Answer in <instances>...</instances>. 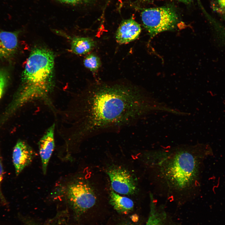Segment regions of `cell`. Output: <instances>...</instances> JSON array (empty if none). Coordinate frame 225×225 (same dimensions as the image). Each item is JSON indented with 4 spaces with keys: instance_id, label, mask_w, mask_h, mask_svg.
Wrapping results in <instances>:
<instances>
[{
    "instance_id": "obj_1",
    "label": "cell",
    "mask_w": 225,
    "mask_h": 225,
    "mask_svg": "<svg viewBox=\"0 0 225 225\" xmlns=\"http://www.w3.org/2000/svg\"><path fill=\"white\" fill-rule=\"evenodd\" d=\"M81 100L77 132L80 137L120 129L156 108L150 93L123 84L96 85L83 93Z\"/></svg>"
},
{
    "instance_id": "obj_2",
    "label": "cell",
    "mask_w": 225,
    "mask_h": 225,
    "mask_svg": "<svg viewBox=\"0 0 225 225\" xmlns=\"http://www.w3.org/2000/svg\"><path fill=\"white\" fill-rule=\"evenodd\" d=\"M54 66V56L50 50L38 48L32 51L22 72L18 105L48 98L53 87Z\"/></svg>"
},
{
    "instance_id": "obj_3",
    "label": "cell",
    "mask_w": 225,
    "mask_h": 225,
    "mask_svg": "<svg viewBox=\"0 0 225 225\" xmlns=\"http://www.w3.org/2000/svg\"><path fill=\"white\" fill-rule=\"evenodd\" d=\"M175 152L161 163V171L170 185L185 188L197 178L198 159L189 151L181 150Z\"/></svg>"
},
{
    "instance_id": "obj_4",
    "label": "cell",
    "mask_w": 225,
    "mask_h": 225,
    "mask_svg": "<svg viewBox=\"0 0 225 225\" xmlns=\"http://www.w3.org/2000/svg\"><path fill=\"white\" fill-rule=\"evenodd\" d=\"M141 16L151 38L162 32L174 29L178 22L176 11L169 6L146 9L141 12Z\"/></svg>"
},
{
    "instance_id": "obj_5",
    "label": "cell",
    "mask_w": 225,
    "mask_h": 225,
    "mask_svg": "<svg viewBox=\"0 0 225 225\" xmlns=\"http://www.w3.org/2000/svg\"><path fill=\"white\" fill-rule=\"evenodd\" d=\"M65 196L76 212L80 213L91 208L95 204L96 197L88 183L82 180L72 181L66 186Z\"/></svg>"
},
{
    "instance_id": "obj_6",
    "label": "cell",
    "mask_w": 225,
    "mask_h": 225,
    "mask_svg": "<svg viewBox=\"0 0 225 225\" xmlns=\"http://www.w3.org/2000/svg\"><path fill=\"white\" fill-rule=\"evenodd\" d=\"M107 173L115 192L121 194L129 195L136 192L134 179L128 171L120 167H115L109 169Z\"/></svg>"
},
{
    "instance_id": "obj_7",
    "label": "cell",
    "mask_w": 225,
    "mask_h": 225,
    "mask_svg": "<svg viewBox=\"0 0 225 225\" xmlns=\"http://www.w3.org/2000/svg\"><path fill=\"white\" fill-rule=\"evenodd\" d=\"M35 152L27 143L19 141L14 147L12 154V160L15 173L18 175L32 161Z\"/></svg>"
},
{
    "instance_id": "obj_8",
    "label": "cell",
    "mask_w": 225,
    "mask_h": 225,
    "mask_svg": "<svg viewBox=\"0 0 225 225\" xmlns=\"http://www.w3.org/2000/svg\"><path fill=\"white\" fill-rule=\"evenodd\" d=\"M141 31L139 24L132 18L124 20L116 32V40L120 44L128 43L136 39Z\"/></svg>"
},
{
    "instance_id": "obj_9",
    "label": "cell",
    "mask_w": 225,
    "mask_h": 225,
    "mask_svg": "<svg viewBox=\"0 0 225 225\" xmlns=\"http://www.w3.org/2000/svg\"><path fill=\"white\" fill-rule=\"evenodd\" d=\"M55 124L49 127L38 143L44 174L46 173L47 166L55 147L54 132Z\"/></svg>"
},
{
    "instance_id": "obj_10",
    "label": "cell",
    "mask_w": 225,
    "mask_h": 225,
    "mask_svg": "<svg viewBox=\"0 0 225 225\" xmlns=\"http://www.w3.org/2000/svg\"><path fill=\"white\" fill-rule=\"evenodd\" d=\"M18 44L17 33L0 30V57H12L17 49Z\"/></svg>"
},
{
    "instance_id": "obj_11",
    "label": "cell",
    "mask_w": 225,
    "mask_h": 225,
    "mask_svg": "<svg viewBox=\"0 0 225 225\" xmlns=\"http://www.w3.org/2000/svg\"><path fill=\"white\" fill-rule=\"evenodd\" d=\"M110 203L117 212L123 213L129 212L134 207L133 201L131 199L121 196L113 190L110 192Z\"/></svg>"
},
{
    "instance_id": "obj_12",
    "label": "cell",
    "mask_w": 225,
    "mask_h": 225,
    "mask_svg": "<svg viewBox=\"0 0 225 225\" xmlns=\"http://www.w3.org/2000/svg\"><path fill=\"white\" fill-rule=\"evenodd\" d=\"M95 43L91 38L77 37L73 38L71 42V50L77 55L86 54L94 48Z\"/></svg>"
},
{
    "instance_id": "obj_13",
    "label": "cell",
    "mask_w": 225,
    "mask_h": 225,
    "mask_svg": "<svg viewBox=\"0 0 225 225\" xmlns=\"http://www.w3.org/2000/svg\"><path fill=\"white\" fill-rule=\"evenodd\" d=\"M152 196L150 211L145 225H164L162 215L160 214L156 210Z\"/></svg>"
},
{
    "instance_id": "obj_14",
    "label": "cell",
    "mask_w": 225,
    "mask_h": 225,
    "mask_svg": "<svg viewBox=\"0 0 225 225\" xmlns=\"http://www.w3.org/2000/svg\"><path fill=\"white\" fill-rule=\"evenodd\" d=\"M84 66L92 72L97 71L100 67L101 62L99 58L93 53L87 55L83 60Z\"/></svg>"
},
{
    "instance_id": "obj_15",
    "label": "cell",
    "mask_w": 225,
    "mask_h": 225,
    "mask_svg": "<svg viewBox=\"0 0 225 225\" xmlns=\"http://www.w3.org/2000/svg\"><path fill=\"white\" fill-rule=\"evenodd\" d=\"M212 6L214 10L225 18V0H213Z\"/></svg>"
},
{
    "instance_id": "obj_16",
    "label": "cell",
    "mask_w": 225,
    "mask_h": 225,
    "mask_svg": "<svg viewBox=\"0 0 225 225\" xmlns=\"http://www.w3.org/2000/svg\"><path fill=\"white\" fill-rule=\"evenodd\" d=\"M7 78V75L5 72L0 70V98L6 84Z\"/></svg>"
},
{
    "instance_id": "obj_17",
    "label": "cell",
    "mask_w": 225,
    "mask_h": 225,
    "mask_svg": "<svg viewBox=\"0 0 225 225\" xmlns=\"http://www.w3.org/2000/svg\"><path fill=\"white\" fill-rule=\"evenodd\" d=\"M4 170L2 157L0 155V200L5 202V199L2 190V184Z\"/></svg>"
},
{
    "instance_id": "obj_18",
    "label": "cell",
    "mask_w": 225,
    "mask_h": 225,
    "mask_svg": "<svg viewBox=\"0 0 225 225\" xmlns=\"http://www.w3.org/2000/svg\"><path fill=\"white\" fill-rule=\"evenodd\" d=\"M59 2L70 4H76L85 2L87 0H57Z\"/></svg>"
},
{
    "instance_id": "obj_19",
    "label": "cell",
    "mask_w": 225,
    "mask_h": 225,
    "mask_svg": "<svg viewBox=\"0 0 225 225\" xmlns=\"http://www.w3.org/2000/svg\"><path fill=\"white\" fill-rule=\"evenodd\" d=\"M179 1L186 4H189L192 2L193 0H178Z\"/></svg>"
},
{
    "instance_id": "obj_20",
    "label": "cell",
    "mask_w": 225,
    "mask_h": 225,
    "mask_svg": "<svg viewBox=\"0 0 225 225\" xmlns=\"http://www.w3.org/2000/svg\"><path fill=\"white\" fill-rule=\"evenodd\" d=\"M153 0H142V1H144V2H148V1H152Z\"/></svg>"
}]
</instances>
